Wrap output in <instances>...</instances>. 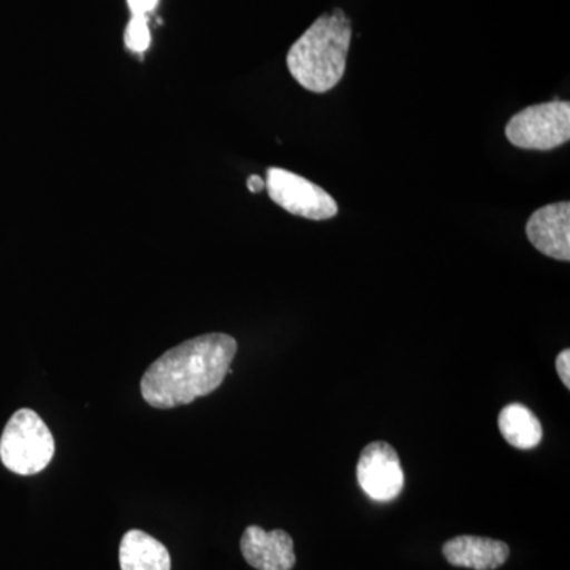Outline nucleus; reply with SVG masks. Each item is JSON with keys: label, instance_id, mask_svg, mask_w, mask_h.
I'll use <instances>...</instances> for the list:
<instances>
[{"label": "nucleus", "instance_id": "nucleus-1", "mask_svg": "<svg viewBox=\"0 0 570 570\" xmlns=\"http://www.w3.org/2000/svg\"><path fill=\"white\" fill-rule=\"evenodd\" d=\"M238 344L225 333L184 341L160 355L141 377L142 400L151 407L174 409L212 395L230 374Z\"/></svg>", "mask_w": 570, "mask_h": 570}, {"label": "nucleus", "instance_id": "nucleus-2", "mask_svg": "<svg viewBox=\"0 0 570 570\" xmlns=\"http://www.w3.org/2000/svg\"><path fill=\"white\" fill-rule=\"evenodd\" d=\"M351 40V20L343 10L322 14L288 50V71L307 91H332L346 73Z\"/></svg>", "mask_w": 570, "mask_h": 570}, {"label": "nucleus", "instance_id": "nucleus-3", "mask_svg": "<svg viewBox=\"0 0 570 570\" xmlns=\"http://www.w3.org/2000/svg\"><path fill=\"white\" fill-rule=\"evenodd\" d=\"M56 444L50 428L32 409L14 412L0 438V461L18 475H36L51 463Z\"/></svg>", "mask_w": 570, "mask_h": 570}, {"label": "nucleus", "instance_id": "nucleus-4", "mask_svg": "<svg viewBox=\"0 0 570 570\" xmlns=\"http://www.w3.org/2000/svg\"><path fill=\"white\" fill-rule=\"evenodd\" d=\"M513 146L531 151H551L570 138V104L564 100L532 105L517 112L505 127Z\"/></svg>", "mask_w": 570, "mask_h": 570}, {"label": "nucleus", "instance_id": "nucleus-5", "mask_svg": "<svg viewBox=\"0 0 570 570\" xmlns=\"http://www.w3.org/2000/svg\"><path fill=\"white\" fill-rule=\"evenodd\" d=\"M265 189L276 205L294 216L326 220L337 214V204L332 195L309 179L284 168H268Z\"/></svg>", "mask_w": 570, "mask_h": 570}, {"label": "nucleus", "instance_id": "nucleus-6", "mask_svg": "<svg viewBox=\"0 0 570 570\" xmlns=\"http://www.w3.org/2000/svg\"><path fill=\"white\" fill-rule=\"evenodd\" d=\"M356 480L373 501L390 502L400 497L404 474L396 450L384 441L367 444L360 453Z\"/></svg>", "mask_w": 570, "mask_h": 570}, {"label": "nucleus", "instance_id": "nucleus-7", "mask_svg": "<svg viewBox=\"0 0 570 570\" xmlns=\"http://www.w3.org/2000/svg\"><path fill=\"white\" fill-rule=\"evenodd\" d=\"M531 245L554 261H570V204L558 202L538 209L527 224Z\"/></svg>", "mask_w": 570, "mask_h": 570}, {"label": "nucleus", "instance_id": "nucleus-8", "mask_svg": "<svg viewBox=\"0 0 570 570\" xmlns=\"http://www.w3.org/2000/svg\"><path fill=\"white\" fill-rule=\"evenodd\" d=\"M242 553L257 570H292L296 564L294 539L283 530L249 527L242 538Z\"/></svg>", "mask_w": 570, "mask_h": 570}, {"label": "nucleus", "instance_id": "nucleus-9", "mask_svg": "<svg viewBox=\"0 0 570 570\" xmlns=\"http://www.w3.org/2000/svg\"><path fill=\"white\" fill-rule=\"evenodd\" d=\"M445 560L455 568L474 570H494L509 560L510 549L501 540L479 538V535H459L442 547Z\"/></svg>", "mask_w": 570, "mask_h": 570}, {"label": "nucleus", "instance_id": "nucleus-10", "mask_svg": "<svg viewBox=\"0 0 570 570\" xmlns=\"http://www.w3.org/2000/svg\"><path fill=\"white\" fill-rule=\"evenodd\" d=\"M121 570H171L167 547L148 532L130 530L124 534L119 547Z\"/></svg>", "mask_w": 570, "mask_h": 570}, {"label": "nucleus", "instance_id": "nucleus-11", "mask_svg": "<svg viewBox=\"0 0 570 570\" xmlns=\"http://www.w3.org/2000/svg\"><path fill=\"white\" fill-rule=\"evenodd\" d=\"M499 431L512 448L531 450L542 441V423L524 404H508L498 417Z\"/></svg>", "mask_w": 570, "mask_h": 570}, {"label": "nucleus", "instance_id": "nucleus-12", "mask_svg": "<svg viewBox=\"0 0 570 570\" xmlns=\"http://www.w3.org/2000/svg\"><path fill=\"white\" fill-rule=\"evenodd\" d=\"M124 43L134 52H145L151 45V31H149L148 17L142 14H132L126 32H124Z\"/></svg>", "mask_w": 570, "mask_h": 570}, {"label": "nucleus", "instance_id": "nucleus-13", "mask_svg": "<svg viewBox=\"0 0 570 570\" xmlns=\"http://www.w3.org/2000/svg\"><path fill=\"white\" fill-rule=\"evenodd\" d=\"M557 371L566 389H570V351L564 348L557 356Z\"/></svg>", "mask_w": 570, "mask_h": 570}, {"label": "nucleus", "instance_id": "nucleus-14", "mask_svg": "<svg viewBox=\"0 0 570 570\" xmlns=\"http://www.w3.org/2000/svg\"><path fill=\"white\" fill-rule=\"evenodd\" d=\"M127 6H129L130 13L148 17L159 6V0H127Z\"/></svg>", "mask_w": 570, "mask_h": 570}, {"label": "nucleus", "instance_id": "nucleus-15", "mask_svg": "<svg viewBox=\"0 0 570 570\" xmlns=\"http://www.w3.org/2000/svg\"><path fill=\"white\" fill-rule=\"evenodd\" d=\"M247 189L253 194L262 193L265 189V181L261 178V176L253 175L247 179Z\"/></svg>", "mask_w": 570, "mask_h": 570}]
</instances>
